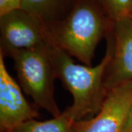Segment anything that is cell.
Here are the masks:
<instances>
[{
  "instance_id": "cell-1",
  "label": "cell",
  "mask_w": 132,
  "mask_h": 132,
  "mask_svg": "<svg viewBox=\"0 0 132 132\" xmlns=\"http://www.w3.org/2000/svg\"><path fill=\"white\" fill-rule=\"evenodd\" d=\"M47 26L53 46L90 65L95 48L111 32L113 21L98 0H76L65 19Z\"/></svg>"
},
{
  "instance_id": "cell-2",
  "label": "cell",
  "mask_w": 132,
  "mask_h": 132,
  "mask_svg": "<svg viewBox=\"0 0 132 132\" xmlns=\"http://www.w3.org/2000/svg\"><path fill=\"white\" fill-rule=\"evenodd\" d=\"M107 40L106 54L97 65L75 63L71 56L52 45L49 54L56 79H59L73 96V104L67 107L75 121L98 112L107 94L104 75L112 56V46Z\"/></svg>"
},
{
  "instance_id": "cell-3",
  "label": "cell",
  "mask_w": 132,
  "mask_h": 132,
  "mask_svg": "<svg viewBox=\"0 0 132 132\" xmlns=\"http://www.w3.org/2000/svg\"><path fill=\"white\" fill-rule=\"evenodd\" d=\"M50 46L19 51L10 57L22 90L39 107L55 118L62 112L54 98L56 76L49 54Z\"/></svg>"
},
{
  "instance_id": "cell-4",
  "label": "cell",
  "mask_w": 132,
  "mask_h": 132,
  "mask_svg": "<svg viewBox=\"0 0 132 132\" xmlns=\"http://www.w3.org/2000/svg\"><path fill=\"white\" fill-rule=\"evenodd\" d=\"M47 24L35 15L19 8L0 15V52H15L52 46Z\"/></svg>"
},
{
  "instance_id": "cell-5",
  "label": "cell",
  "mask_w": 132,
  "mask_h": 132,
  "mask_svg": "<svg viewBox=\"0 0 132 132\" xmlns=\"http://www.w3.org/2000/svg\"><path fill=\"white\" fill-rule=\"evenodd\" d=\"M132 106V80L108 90L94 118L75 121L71 132H123Z\"/></svg>"
},
{
  "instance_id": "cell-6",
  "label": "cell",
  "mask_w": 132,
  "mask_h": 132,
  "mask_svg": "<svg viewBox=\"0 0 132 132\" xmlns=\"http://www.w3.org/2000/svg\"><path fill=\"white\" fill-rule=\"evenodd\" d=\"M0 52V129L10 132L38 116V111L25 98L21 86L9 73Z\"/></svg>"
},
{
  "instance_id": "cell-7",
  "label": "cell",
  "mask_w": 132,
  "mask_h": 132,
  "mask_svg": "<svg viewBox=\"0 0 132 132\" xmlns=\"http://www.w3.org/2000/svg\"><path fill=\"white\" fill-rule=\"evenodd\" d=\"M112 46V56L104 75L106 90L132 80V20L124 18L113 21L106 38Z\"/></svg>"
},
{
  "instance_id": "cell-8",
  "label": "cell",
  "mask_w": 132,
  "mask_h": 132,
  "mask_svg": "<svg viewBox=\"0 0 132 132\" xmlns=\"http://www.w3.org/2000/svg\"><path fill=\"white\" fill-rule=\"evenodd\" d=\"M75 2L76 0H22L21 8L50 25L65 19Z\"/></svg>"
},
{
  "instance_id": "cell-9",
  "label": "cell",
  "mask_w": 132,
  "mask_h": 132,
  "mask_svg": "<svg viewBox=\"0 0 132 132\" xmlns=\"http://www.w3.org/2000/svg\"><path fill=\"white\" fill-rule=\"evenodd\" d=\"M74 122V119L66 109L58 117L45 121L32 119L10 132H71Z\"/></svg>"
},
{
  "instance_id": "cell-10",
  "label": "cell",
  "mask_w": 132,
  "mask_h": 132,
  "mask_svg": "<svg viewBox=\"0 0 132 132\" xmlns=\"http://www.w3.org/2000/svg\"><path fill=\"white\" fill-rule=\"evenodd\" d=\"M113 21L128 18L132 14V0H98Z\"/></svg>"
},
{
  "instance_id": "cell-11",
  "label": "cell",
  "mask_w": 132,
  "mask_h": 132,
  "mask_svg": "<svg viewBox=\"0 0 132 132\" xmlns=\"http://www.w3.org/2000/svg\"><path fill=\"white\" fill-rule=\"evenodd\" d=\"M22 0H0V15L21 8Z\"/></svg>"
},
{
  "instance_id": "cell-12",
  "label": "cell",
  "mask_w": 132,
  "mask_h": 132,
  "mask_svg": "<svg viewBox=\"0 0 132 132\" xmlns=\"http://www.w3.org/2000/svg\"><path fill=\"white\" fill-rule=\"evenodd\" d=\"M123 132H132V106L128 115Z\"/></svg>"
},
{
  "instance_id": "cell-13",
  "label": "cell",
  "mask_w": 132,
  "mask_h": 132,
  "mask_svg": "<svg viewBox=\"0 0 132 132\" xmlns=\"http://www.w3.org/2000/svg\"><path fill=\"white\" fill-rule=\"evenodd\" d=\"M128 18H130V19H131V20H132V14L131 15H130V16H129Z\"/></svg>"
}]
</instances>
